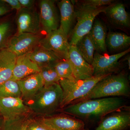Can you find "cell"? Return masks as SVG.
<instances>
[{"mask_svg": "<svg viewBox=\"0 0 130 130\" xmlns=\"http://www.w3.org/2000/svg\"><path fill=\"white\" fill-rule=\"evenodd\" d=\"M128 106L125 98L111 97L79 102L59 111L74 116L85 123V121H100L107 115Z\"/></svg>", "mask_w": 130, "mask_h": 130, "instance_id": "6da1fadb", "label": "cell"}, {"mask_svg": "<svg viewBox=\"0 0 130 130\" xmlns=\"http://www.w3.org/2000/svg\"><path fill=\"white\" fill-rule=\"evenodd\" d=\"M63 98V90L58 83L44 86L25 104L31 113L48 117L59 111Z\"/></svg>", "mask_w": 130, "mask_h": 130, "instance_id": "7a4b0ae2", "label": "cell"}, {"mask_svg": "<svg viewBox=\"0 0 130 130\" xmlns=\"http://www.w3.org/2000/svg\"><path fill=\"white\" fill-rule=\"evenodd\" d=\"M130 95L129 83L126 75L123 73L112 74L99 81L88 95L75 103L87 100L105 98H125L129 97Z\"/></svg>", "mask_w": 130, "mask_h": 130, "instance_id": "3957f363", "label": "cell"}, {"mask_svg": "<svg viewBox=\"0 0 130 130\" xmlns=\"http://www.w3.org/2000/svg\"><path fill=\"white\" fill-rule=\"evenodd\" d=\"M111 74L93 76L84 79H61L59 84L63 90V98L60 109L86 96L97 83Z\"/></svg>", "mask_w": 130, "mask_h": 130, "instance_id": "277c9868", "label": "cell"}, {"mask_svg": "<svg viewBox=\"0 0 130 130\" xmlns=\"http://www.w3.org/2000/svg\"><path fill=\"white\" fill-rule=\"evenodd\" d=\"M107 7L94 8L81 5L75 12L77 22L73 30L70 44L75 46L81 38L89 34L91 30L96 16L105 12Z\"/></svg>", "mask_w": 130, "mask_h": 130, "instance_id": "5b68a950", "label": "cell"}, {"mask_svg": "<svg viewBox=\"0 0 130 130\" xmlns=\"http://www.w3.org/2000/svg\"><path fill=\"white\" fill-rule=\"evenodd\" d=\"M39 45L53 51L63 59H68L70 45L68 36L59 27L42 38Z\"/></svg>", "mask_w": 130, "mask_h": 130, "instance_id": "8992f818", "label": "cell"}, {"mask_svg": "<svg viewBox=\"0 0 130 130\" xmlns=\"http://www.w3.org/2000/svg\"><path fill=\"white\" fill-rule=\"evenodd\" d=\"M16 22L17 34L23 33L38 35L41 28L40 15L34 7L22 8L17 12Z\"/></svg>", "mask_w": 130, "mask_h": 130, "instance_id": "52a82bcc", "label": "cell"}, {"mask_svg": "<svg viewBox=\"0 0 130 130\" xmlns=\"http://www.w3.org/2000/svg\"><path fill=\"white\" fill-rule=\"evenodd\" d=\"M42 38L37 34H16L11 37L7 48L18 57L33 51L39 46Z\"/></svg>", "mask_w": 130, "mask_h": 130, "instance_id": "ba28073f", "label": "cell"}, {"mask_svg": "<svg viewBox=\"0 0 130 130\" xmlns=\"http://www.w3.org/2000/svg\"><path fill=\"white\" fill-rule=\"evenodd\" d=\"M130 51V48L119 53L111 55H103L97 53L94 55L91 66L93 76L112 74L117 71L119 67V60Z\"/></svg>", "mask_w": 130, "mask_h": 130, "instance_id": "9c48e42d", "label": "cell"}, {"mask_svg": "<svg viewBox=\"0 0 130 130\" xmlns=\"http://www.w3.org/2000/svg\"><path fill=\"white\" fill-rule=\"evenodd\" d=\"M130 128V107L128 106L105 116L94 129L86 130H129Z\"/></svg>", "mask_w": 130, "mask_h": 130, "instance_id": "30bf717a", "label": "cell"}, {"mask_svg": "<svg viewBox=\"0 0 130 130\" xmlns=\"http://www.w3.org/2000/svg\"><path fill=\"white\" fill-rule=\"evenodd\" d=\"M51 130H86L84 122L74 116L63 113L40 119Z\"/></svg>", "mask_w": 130, "mask_h": 130, "instance_id": "8fae6325", "label": "cell"}, {"mask_svg": "<svg viewBox=\"0 0 130 130\" xmlns=\"http://www.w3.org/2000/svg\"><path fill=\"white\" fill-rule=\"evenodd\" d=\"M41 28L47 34L59 28V19L54 1L42 0L39 4Z\"/></svg>", "mask_w": 130, "mask_h": 130, "instance_id": "7c38bea8", "label": "cell"}, {"mask_svg": "<svg viewBox=\"0 0 130 130\" xmlns=\"http://www.w3.org/2000/svg\"><path fill=\"white\" fill-rule=\"evenodd\" d=\"M31 113L21 98L0 99V115L4 120L16 118Z\"/></svg>", "mask_w": 130, "mask_h": 130, "instance_id": "4fadbf2b", "label": "cell"}, {"mask_svg": "<svg viewBox=\"0 0 130 130\" xmlns=\"http://www.w3.org/2000/svg\"><path fill=\"white\" fill-rule=\"evenodd\" d=\"M68 59L75 79H86L93 76V67L83 58L75 46L70 45Z\"/></svg>", "mask_w": 130, "mask_h": 130, "instance_id": "5bb4252c", "label": "cell"}, {"mask_svg": "<svg viewBox=\"0 0 130 130\" xmlns=\"http://www.w3.org/2000/svg\"><path fill=\"white\" fill-rule=\"evenodd\" d=\"M21 98L25 103L30 101L44 86L40 73L31 74L18 81Z\"/></svg>", "mask_w": 130, "mask_h": 130, "instance_id": "9a60e30c", "label": "cell"}, {"mask_svg": "<svg viewBox=\"0 0 130 130\" xmlns=\"http://www.w3.org/2000/svg\"><path fill=\"white\" fill-rule=\"evenodd\" d=\"M29 54L17 57L11 79L18 81L31 74L40 72V68L30 59Z\"/></svg>", "mask_w": 130, "mask_h": 130, "instance_id": "2e32d148", "label": "cell"}, {"mask_svg": "<svg viewBox=\"0 0 130 130\" xmlns=\"http://www.w3.org/2000/svg\"><path fill=\"white\" fill-rule=\"evenodd\" d=\"M105 13L109 21L114 25L119 28H129V15L122 3L111 4L107 6Z\"/></svg>", "mask_w": 130, "mask_h": 130, "instance_id": "e0dca14e", "label": "cell"}, {"mask_svg": "<svg viewBox=\"0 0 130 130\" xmlns=\"http://www.w3.org/2000/svg\"><path fill=\"white\" fill-rule=\"evenodd\" d=\"M29 58L39 67L54 66L63 58L53 51L40 46L35 48L29 54Z\"/></svg>", "mask_w": 130, "mask_h": 130, "instance_id": "ac0fdd59", "label": "cell"}, {"mask_svg": "<svg viewBox=\"0 0 130 130\" xmlns=\"http://www.w3.org/2000/svg\"><path fill=\"white\" fill-rule=\"evenodd\" d=\"M17 57L7 48L0 50V85L11 78Z\"/></svg>", "mask_w": 130, "mask_h": 130, "instance_id": "d6986e66", "label": "cell"}, {"mask_svg": "<svg viewBox=\"0 0 130 130\" xmlns=\"http://www.w3.org/2000/svg\"><path fill=\"white\" fill-rule=\"evenodd\" d=\"M60 14L59 28L67 35H69L75 18V11L71 2L62 0L58 3Z\"/></svg>", "mask_w": 130, "mask_h": 130, "instance_id": "ffe728a7", "label": "cell"}, {"mask_svg": "<svg viewBox=\"0 0 130 130\" xmlns=\"http://www.w3.org/2000/svg\"><path fill=\"white\" fill-rule=\"evenodd\" d=\"M88 34L97 53H100L106 52V31L105 26L101 21L99 20L95 21Z\"/></svg>", "mask_w": 130, "mask_h": 130, "instance_id": "44dd1931", "label": "cell"}, {"mask_svg": "<svg viewBox=\"0 0 130 130\" xmlns=\"http://www.w3.org/2000/svg\"><path fill=\"white\" fill-rule=\"evenodd\" d=\"M74 46L86 62L91 65L95 48L89 34L81 38Z\"/></svg>", "mask_w": 130, "mask_h": 130, "instance_id": "7402d4cb", "label": "cell"}, {"mask_svg": "<svg viewBox=\"0 0 130 130\" xmlns=\"http://www.w3.org/2000/svg\"><path fill=\"white\" fill-rule=\"evenodd\" d=\"M130 44V37L118 32H111L107 36V48L112 51L122 49L128 46Z\"/></svg>", "mask_w": 130, "mask_h": 130, "instance_id": "603a6c76", "label": "cell"}, {"mask_svg": "<svg viewBox=\"0 0 130 130\" xmlns=\"http://www.w3.org/2000/svg\"><path fill=\"white\" fill-rule=\"evenodd\" d=\"M31 113L11 119L4 120L0 130H26L32 119Z\"/></svg>", "mask_w": 130, "mask_h": 130, "instance_id": "cb8c5ba5", "label": "cell"}, {"mask_svg": "<svg viewBox=\"0 0 130 130\" xmlns=\"http://www.w3.org/2000/svg\"><path fill=\"white\" fill-rule=\"evenodd\" d=\"M10 97L21 98L18 81L11 78L0 85V99Z\"/></svg>", "mask_w": 130, "mask_h": 130, "instance_id": "d4e9b609", "label": "cell"}, {"mask_svg": "<svg viewBox=\"0 0 130 130\" xmlns=\"http://www.w3.org/2000/svg\"><path fill=\"white\" fill-rule=\"evenodd\" d=\"M40 73L43 80L44 86L59 83L61 79L54 66H43L40 67Z\"/></svg>", "mask_w": 130, "mask_h": 130, "instance_id": "484cf974", "label": "cell"}, {"mask_svg": "<svg viewBox=\"0 0 130 130\" xmlns=\"http://www.w3.org/2000/svg\"><path fill=\"white\" fill-rule=\"evenodd\" d=\"M11 23L8 20L0 21V50L7 48L12 36Z\"/></svg>", "mask_w": 130, "mask_h": 130, "instance_id": "4316f807", "label": "cell"}, {"mask_svg": "<svg viewBox=\"0 0 130 130\" xmlns=\"http://www.w3.org/2000/svg\"><path fill=\"white\" fill-rule=\"evenodd\" d=\"M54 66L61 79H76L73 75L72 68L68 59L61 60L56 63Z\"/></svg>", "mask_w": 130, "mask_h": 130, "instance_id": "83f0119b", "label": "cell"}, {"mask_svg": "<svg viewBox=\"0 0 130 130\" xmlns=\"http://www.w3.org/2000/svg\"><path fill=\"white\" fill-rule=\"evenodd\" d=\"M114 1L112 0H87L83 1L81 5L94 8L105 7L107 5H110Z\"/></svg>", "mask_w": 130, "mask_h": 130, "instance_id": "f1b7e54d", "label": "cell"}, {"mask_svg": "<svg viewBox=\"0 0 130 130\" xmlns=\"http://www.w3.org/2000/svg\"><path fill=\"white\" fill-rule=\"evenodd\" d=\"M26 130H51L42 122L41 119L32 118L28 124Z\"/></svg>", "mask_w": 130, "mask_h": 130, "instance_id": "f546056e", "label": "cell"}, {"mask_svg": "<svg viewBox=\"0 0 130 130\" xmlns=\"http://www.w3.org/2000/svg\"><path fill=\"white\" fill-rule=\"evenodd\" d=\"M3 1L7 4L11 9H15L17 12L22 8L19 0H3Z\"/></svg>", "mask_w": 130, "mask_h": 130, "instance_id": "4dcf8cb0", "label": "cell"}, {"mask_svg": "<svg viewBox=\"0 0 130 130\" xmlns=\"http://www.w3.org/2000/svg\"><path fill=\"white\" fill-rule=\"evenodd\" d=\"M11 8L3 1L0 0V17L7 14L10 12Z\"/></svg>", "mask_w": 130, "mask_h": 130, "instance_id": "1f68e13d", "label": "cell"}, {"mask_svg": "<svg viewBox=\"0 0 130 130\" xmlns=\"http://www.w3.org/2000/svg\"><path fill=\"white\" fill-rule=\"evenodd\" d=\"M22 8H31L34 7L35 1L33 0H19Z\"/></svg>", "mask_w": 130, "mask_h": 130, "instance_id": "d6a6232c", "label": "cell"}, {"mask_svg": "<svg viewBox=\"0 0 130 130\" xmlns=\"http://www.w3.org/2000/svg\"><path fill=\"white\" fill-rule=\"evenodd\" d=\"M3 121H4V119L3 118L2 116L0 115V130H1V128Z\"/></svg>", "mask_w": 130, "mask_h": 130, "instance_id": "836d02e7", "label": "cell"}, {"mask_svg": "<svg viewBox=\"0 0 130 130\" xmlns=\"http://www.w3.org/2000/svg\"><path fill=\"white\" fill-rule=\"evenodd\" d=\"M126 59L127 60V62H128V66H129V69H130V56H127V57H126Z\"/></svg>", "mask_w": 130, "mask_h": 130, "instance_id": "e575fe53", "label": "cell"}]
</instances>
